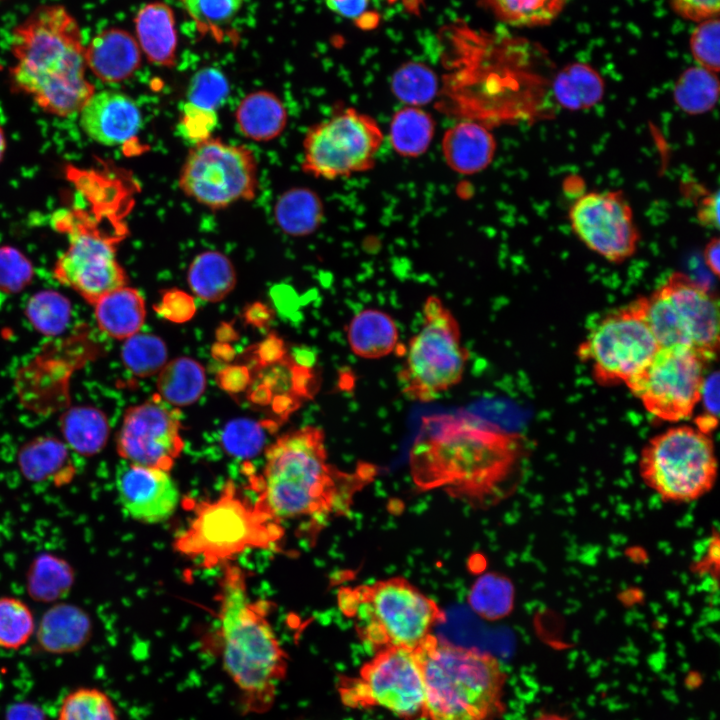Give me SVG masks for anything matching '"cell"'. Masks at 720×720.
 Returning <instances> with one entry per match:
<instances>
[{"instance_id": "1", "label": "cell", "mask_w": 720, "mask_h": 720, "mask_svg": "<svg viewBox=\"0 0 720 720\" xmlns=\"http://www.w3.org/2000/svg\"><path fill=\"white\" fill-rule=\"evenodd\" d=\"M516 434L466 415H431L409 451V468L422 490L440 488L475 504L496 500L520 457Z\"/></svg>"}, {"instance_id": "2", "label": "cell", "mask_w": 720, "mask_h": 720, "mask_svg": "<svg viewBox=\"0 0 720 720\" xmlns=\"http://www.w3.org/2000/svg\"><path fill=\"white\" fill-rule=\"evenodd\" d=\"M377 474L373 464L342 471L328 462L322 429L305 426L280 436L266 451L260 476L251 480L256 502L280 522L306 518L321 524L351 511L355 495Z\"/></svg>"}, {"instance_id": "3", "label": "cell", "mask_w": 720, "mask_h": 720, "mask_svg": "<svg viewBox=\"0 0 720 720\" xmlns=\"http://www.w3.org/2000/svg\"><path fill=\"white\" fill-rule=\"evenodd\" d=\"M11 87L44 112L78 114L96 91L86 78L85 46L76 18L60 4L35 8L12 31Z\"/></svg>"}, {"instance_id": "4", "label": "cell", "mask_w": 720, "mask_h": 720, "mask_svg": "<svg viewBox=\"0 0 720 720\" xmlns=\"http://www.w3.org/2000/svg\"><path fill=\"white\" fill-rule=\"evenodd\" d=\"M216 648L239 696L241 711L264 714L286 678L288 655L268 620L271 603L248 593L243 569L227 563L217 595Z\"/></svg>"}, {"instance_id": "5", "label": "cell", "mask_w": 720, "mask_h": 720, "mask_svg": "<svg viewBox=\"0 0 720 720\" xmlns=\"http://www.w3.org/2000/svg\"><path fill=\"white\" fill-rule=\"evenodd\" d=\"M425 720H498L505 711L507 673L494 655L433 634L415 650Z\"/></svg>"}, {"instance_id": "6", "label": "cell", "mask_w": 720, "mask_h": 720, "mask_svg": "<svg viewBox=\"0 0 720 720\" xmlns=\"http://www.w3.org/2000/svg\"><path fill=\"white\" fill-rule=\"evenodd\" d=\"M337 605L350 618L359 639L370 650H417L446 621L439 605L407 579L397 576L341 587Z\"/></svg>"}, {"instance_id": "7", "label": "cell", "mask_w": 720, "mask_h": 720, "mask_svg": "<svg viewBox=\"0 0 720 720\" xmlns=\"http://www.w3.org/2000/svg\"><path fill=\"white\" fill-rule=\"evenodd\" d=\"M283 534L279 520L257 502L240 496L235 483L227 481L216 499L196 504L192 520L176 537L174 548L211 569L246 550L272 548Z\"/></svg>"}, {"instance_id": "8", "label": "cell", "mask_w": 720, "mask_h": 720, "mask_svg": "<svg viewBox=\"0 0 720 720\" xmlns=\"http://www.w3.org/2000/svg\"><path fill=\"white\" fill-rule=\"evenodd\" d=\"M643 483L662 501L690 503L709 493L718 464L710 434L697 427L678 425L653 436L638 461Z\"/></svg>"}, {"instance_id": "9", "label": "cell", "mask_w": 720, "mask_h": 720, "mask_svg": "<svg viewBox=\"0 0 720 720\" xmlns=\"http://www.w3.org/2000/svg\"><path fill=\"white\" fill-rule=\"evenodd\" d=\"M404 354L398 380L410 400L433 401L462 380L469 351L462 345L457 319L439 297L426 298L422 326Z\"/></svg>"}, {"instance_id": "10", "label": "cell", "mask_w": 720, "mask_h": 720, "mask_svg": "<svg viewBox=\"0 0 720 720\" xmlns=\"http://www.w3.org/2000/svg\"><path fill=\"white\" fill-rule=\"evenodd\" d=\"M646 321L660 348L685 347L714 360L719 350V304L703 284L673 272L643 296Z\"/></svg>"}, {"instance_id": "11", "label": "cell", "mask_w": 720, "mask_h": 720, "mask_svg": "<svg viewBox=\"0 0 720 720\" xmlns=\"http://www.w3.org/2000/svg\"><path fill=\"white\" fill-rule=\"evenodd\" d=\"M660 349L644 313L643 296L605 315L577 349L601 386L626 384Z\"/></svg>"}, {"instance_id": "12", "label": "cell", "mask_w": 720, "mask_h": 720, "mask_svg": "<svg viewBox=\"0 0 720 720\" xmlns=\"http://www.w3.org/2000/svg\"><path fill=\"white\" fill-rule=\"evenodd\" d=\"M341 703L350 709H384L402 719L422 717L424 682L413 650L387 648L375 652L354 676L337 684Z\"/></svg>"}, {"instance_id": "13", "label": "cell", "mask_w": 720, "mask_h": 720, "mask_svg": "<svg viewBox=\"0 0 720 720\" xmlns=\"http://www.w3.org/2000/svg\"><path fill=\"white\" fill-rule=\"evenodd\" d=\"M178 184L197 203L221 210L250 201L258 190V163L251 149L209 137L192 146Z\"/></svg>"}, {"instance_id": "14", "label": "cell", "mask_w": 720, "mask_h": 720, "mask_svg": "<svg viewBox=\"0 0 720 720\" xmlns=\"http://www.w3.org/2000/svg\"><path fill=\"white\" fill-rule=\"evenodd\" d=\"M383 137L376 119L355 108H347L307 131L302 169L325 180L366 172L375 165Z\"/></svg>"}, {"instance_id": "15", "label": "cell", "mask_w": 720, "mask_h": 720, "mask_svg": "<svg viewBox=\"0 0 720 720\" xmlns=\"http://www.w3.org/2000/svg\"><path fill=\"white\" fill-rule=\"evenodd\" d=\"M707 363L685 347L660 348L625 385L653 417L677 423L689 419L700 402Z\"/></svg>"}, {"instance_id": "16", "label": "cell", "mask_w": 720, "mask_h": 720, "mask_svg": "<svg viewBox=\"0 0 720 720\" xmlns=\"http://www.w3.org/2000/svg\"><path fill=\"white\" fill-rule=\"evenodd\" d=\"M568 219L576 237L611 263H622L637 251L640 232L622 191H591L578 197Z\"/></svg>"}, {"instance_id": "17", "label": "cell", "mask_w": 720, "mask_h": 720, "mask_svg": "<svg viewBox=\"0 0 720 720\" xmlns=\"http://www.w3.org/2000/svg\"><path fill=\"white\" fill-rule=\"evenodd\" d=\"M181 413L160 397L128 408L116 438L118 454L129 463L170 471L184 442Z\"/></svg>"}, {"instance_id": "18", "label": "cell", "mask_w": 720, "mask_h": 720, "mask_svg": "<svg viewBox=\"0 0 720 720\" xmlns=\"http://www.w3.org/2000/svg\"><path fill=\"white\" fill-rule=\"evenodd\" d=\"M53 276L91 305L127 283L117 260L115 239L81 228L70 234L68 248L54 264Z\"/></svg>"}, {"instance_id": "19", "label": "cell", "mask_w": 720, "mask_h": 720, "mask_svg": "<svg viewBox=\"0 0 720 720\" xmlns=\"http://www.w3.org/2000/svg\"><path fill=\"white\" fill-rule=\"evenodd\" d=\"M119 501L136 521L154 524L167 520L179 503V490L168 471L127 462L116 472Z\"/></svg>"}, {"instance_id": "20", "label": "cell", "mask_w": 720, "mask_h": 720, "mask_svg": "<svg viewBox=\"0 0 720 720\" xmlns=\"http://www.w3.org/2000/svg\"><path fill=\"white\" fill-rule=\"evenodd\" d=\"M78 114L83 132L104 146L128 142L142 126L137 103L127 94L114 90L95 91Z\"/></svg>"}, {"instance_id": "21", "label": "cell", "mask_w": 720, "mask_h": 720, "mask_svg": "<svg viewBox=\"0 0 720 720\" xmlns=\"http://www.w3.org/2000/svg\"><path fill=\"white\" fill-rule=\"evenodd\" d=\"M86 67L104 83L130 78L141 64V49L126 30L110 27L96 34L85 46Z\"/></svg>"}, {"instance_id": "22", "label": "cell", "mask_w": 720, "mask_h": 720, "mask_svg": "<svg viewBox=\"0 0 720 720\" xmlns=\"http://www.w3.org/2000/svg\"><path fill=\"white\" fill-rule=\"evenodd\" d=\"M496 140L490 129L477 120L458 122L442 138V155L448 167L462 175L485 170L496 154Z\"/></svg>"}, {"instance_id": "23", "label": "cell", "mask_w": 720, "mask_h": 720, "mask_svg": "<svg viewBox=\"0 0 720 720\" xmlns=\"http://www.w3.org/2000/svg\"><path fill=\"white\" fill-rule=\"evenodd\" d=\"M92 622L80 607L59 603L42 616L37 631L39 647L50 654H68L79 651L90 640Z\"/></svg>"}, {"instance_id": "24", "label": "cell", "mask_w": 720, "mask_h": 720, "mask_svg": "<svg viewBox=\"0 0 720 720\" xmlns=\"http://www.w3.org/2000/svg\"><path fill=\"white\" fill-rule=\"evenodd\" d=\"M346 337L352 353L363 359H380L402 347L395 320L375 308L356 313L346 326Z\"/></svg>"}, {"instance_id": "25", "label": "cell", "mask_w": 720, "mask_h": 720, "mask_svg": "<svg viewBox=\"0 0 720 720\" xmlns=\"http://www.w3.org/2000/svg\"><path fill=\"white\" fill-rule=\"evenodd\" d=\"M93 306L98 328L118 340H126L138 333L146 317L142 295L126 285L106 293Z\"/></svg>"}, {"instance_id": "26", "label": "cell", "mask_w": 720, "mask_h": 720, "mask_svg": "<svg viewBox=\"0 0 720 720\" xmlns=\"http://www.w3.org/2000/svg\"><path fill=\"white\" fill-rule=\"evenodd\" d=\"M137 42L148 60L161 66H171L175 61L177 35L174 14L161 2L142 7L135 17Z\"/></svg>"}, {"instance_id": "27", "label": "cell", "mask_w": 720, "mask_h": 720, "mask_svg": "<svg viewBox=\"0 0 720 720\" xmlns=\"http://www.w3.org/2000/svg\"><path fill=\"white\" fill-rule=\"evenodd\" d=\"M235 119L245 137L266 142L282 134L288 122V114L277 95L259 90L241 100L235 111Z\"/></svg>"}, {"instance_id": "28", "label": "cell", "mask_w": 720, "mask_h": 720, "mask_svg": "<svg viewBox=\"0 0 720 720\" xmlns=\"http://www.w3.org/2000/svg\"><path fill=\"white\" fill-rule=\"evenodd\" d=\"M324 218L320 196L306 187H294L283 192L274 205V219L287 235L303 237L314 233Z\"/></svg>"}, {"instance_id": "29", "label": "cell", "mask_w": 720, "mask_h": 720, "mask_svg": "<svg viewBox=\"0 0 720 720\" xmlns=\"http://www.w3.org/2000/svg\"><path fill=\"white\" fill-rule=\"evenodd\" d=\"M604 92L603 78L594 68L584 63L565 66L552 83L554 100L569 111L594 107L603 99Z\"/></svg>"}, {"instance_id": "30", "label": "cell", "mask_w": 720, "mask_h": 720, "mask_svg": "<svg viewBox=\"0 0 720 720\" xmlns=\"http://www.w3.org/2000/svg\"><path fill=\"white\" fill-rule=\"evenodd\" d=\"M60 429L65 444L85 457L99 453L106 445L110 432L104 412L91 406L67 409L60 418Z\"/></svg>"}, {"instance_id": "31", "label": "cell", "mask_w": 720, "mask_h": 720, "mask_svg": "<svg viewBox=\"0 0 720 720\" xmlns=\"http://www.w3.org/2000/svg\"><path fill=\"white\" fill-rule=\"evenodd\" d=\"M236 271L231 260L219 251H204L191 262L187 281L197 297L210 302L225 298L235 287Z\"/></svg>"}, {"instance_id": "32", "label": "cell", "mask_w": 720, "mask_h": 720, "mask_svg": "<svg viewBox=\"0 0 720 720\" xmlns=\"http://www.w3.org/2000/svg\"><path fill=\"white\" fill-rule=\"evenodd\" d=\"M435 129V120L430 113L421 107L406 105L397 110L391 118L390 144L402 157H419L428 150Z\"/></svg>"}, {"instance_id": "33", "label": "cell", "mask_w": 720, "mask_h": 720, "mask_svg": "<svg viewBox=\"0 0 720 720\" xmlns=\"http://www.w3.org/2000/svg\"><path fill=\"white\" fill-rule=\"evenodd\" d=\"M157 388L159 397L172 406H188L196 402L206 388L203 366L189 357H179L161 369Z\"/></svg>"}, {"instance_id": "34", "label": "cell", "mask_w": 720, "mask_h": 720, "mask_svg": "<svg viewBox=\"0 0 720 720\" xmlns=\"http://www.w3.org/2000/svg\"><path fill=\"white\" fill-rule=\"evenodd\" d=\"M17 461L24 477L34 482L56 477L70 468L68 446L51 436L26 442L18 452Z\"/></svg>"}, {"instance_id": "35", "label": "cell", "mask_w": 720, "mask_h": 720, "mask_svg": "<svg viewBox=\"0 0 720 720\" xmlns=\"http://www.w3.org/2000/svg\"><path fill=\"white\" fill-rule=\"evenodd\" d=\"M676 106L689 115H701L717 104L719 82L716 73L703 67H690L678 77L673 88Z\"/></svg>"}, {"instance_id": "36", "label": "cell", "mask_w": 720, "mask_h": 720, "mask_svg": "<svg viewBox=\"0 0 720 720\" xmlns=\"http://www.w3.org/2000/svg\"><path fill=\"white\" fill-rule=\"evenodd\" d=\"M70 565L50 554L34 560L28 574V590L36 601L50 602L66 596L73 584Z\"/></svg>"}, {"instance_id": "37", "label": "cell", "mask_w": 720, "mask_h": 720, "mask_svg": "<svg viewBox=\"0 0 720 720\" xmlns=\"http://www.w3.org/2000/svg\"><path fill=\"white\" fill-rule=\"evenodd\" d=\"M24 313L36 331L46 337H55L62 334L68 326L72 306L62 293L42 290L29 298Z\"/></svg>"}, {"instance_id": "38", "label": "cell", "mask_w": 720, "mask_h": 720, "mask_svg": "<svg viewBox=\"0 0 720 720\" xmlns=\"http://www.w3.org/2000/svg\"><path fill=\"white\" fill-rule=\"evenodd\" d=\"M438 89L435 72L418 62L403 64L391 79L393 95L408 106L421 107L430 103L436 97Z\"/></svg>"}, {"instance_id": "39", "label": "cell", "mask_w": 720, "mask_h": 720, "mask_svg": "<svg viewBox=\"0 0 720 720\" xmlns=\"http://www.w3.org/2000/svg\"><path fill=\"white\" fill-rule=\"evenodd\" d=\"M504 22L520 27L541 26L558 17L567 0H486Z\"/></svg>"}, {"instance_id": "40", "label": "cell", "mask_w": 720, "mask_h": 720, "mask_svg": "<svg viewBox=\"0 0 720 720\" xmlns=\"http://www.w3.org/2000/svg\"><path fill=\"white\" fill-rule=\"evenodd\" d=\"M121 358L133 375L145 378L160 372L165 366L167 347L160 337L138 332L125 340Z\"/></svg>"}, {"instance_id": "41", "label": "cell", "mask_w": 720, "mask_h": 720, "mask_svg": "<svg viewBox=\"0 0 720 720\" xmlns=\"http://www.w3.org/2000/svg\"><path fill=\"white\" fill-rule=\"evenodd\" d=\"M57 720H118L110 696L95 687H79L62 700Z\"/></svg>"}, {"instance_id": "42", "label": "cell", "mask_w": 720, "mask_h": 720, "mask_svg": "<svg viewBox=\"0 0 720 720\" xmlns=\"http://www.w3.org/2000/svg\"><path fill=\"white\" fill-rule=\"evenodd\" d=\"M469 602L482 617L495 620L507 615L513 605V587L502 576L484 575L473 585Z\"/></svg>"}, {"instance_id": "43", "label": "cell", "mask_w": 720, "mask_h": 720, "mask_svg": "<svg viewBox=\"0 0 720 720\" xmlns=\"http://www.w3.org/2000/svg\"><path fill=\"white\" fill-rule=\"evenodd\" d=\"M35 631L33 613L14 597L0 598V647L17 650L28 643Z\"/></svg>"}, {"instance_id": "44", "label": "cell", "mask_w": 720, "mask_h": 720, "mask_svg": "<svg viewBox=\"0 0 720 720\" xmlns=\"http://www.w3.org/2000/svg\"><path fill=\"white\" fill-rule=\"evenodd\" d=\"M265 439L264 425L249 418L229 421L221 433L223 449L237 458H250L260 453Z\"/></svg>"}, {"instance_id": "45", "label": "cell", "mask_w": 720, "mask_h": 720, "mask_svg": "<svg viewBox=\"0 0 720 720\" xmlns=\"http://www.w3.org/2000/svg\"><path fill=\"white\" fill-rule=\"evenodd\" d=\"M229 94V83L225 75L215 68L199 70L191 79L188 102L206 110L216 111Z\"/></svg>"}, {"instance_id": "46", "label": "cell", "mask_w": 720, "mask_h": 720, "mask_svg": "<svg viewBox=\"0 0 720 720\" xmlns=\"http://www.w3.org/2000/svg\"><path fill=\"white\" fill-rule=\"evenodd\" d=\"M34 267L30 259L19 249L0 246V291L18 293L33 280Z\"/></svg>"}, {"instance_id": "47", "label": "cell", "mask_w": 720, "mask_h": 720, "mask_svg": "<svg viewBox=\"0 0 720 720\" xmlns=\"http://www.w3.org/2000/svg\"><path fill=\"white\" fill-rule=\"evenodd\" d=\"M691 53L699 64L717 73L719 64V20L718 17L701 21L690 37Z\"/></svg>"}, {"instance_id": "48", "label": "cell", "mask_w": 720, "mask_h": 720, "mask_svg": "<svg viewBox=\"0 0 720 720\" xmlns=\"http://www.w3.org/2000/svg\"><path fill=\"white\" fill-rule=\"evenodd\" d=\"M217 121L216 111L202 109L187 102L182 108L179 132L185 140L195 145L211 137Z\"/></svg>"}, {"instance_id": "49", "label": "cell", "mask_w": 720, "mask_h": 720, "mask_svg": "<svg viewBox=\"0 0 720 720\" xmlns=\"http://www.w3.org/2000/svg\"><path fill=\"white\" fill-rule=\"evenodd\" d=\"M188 13L197 22L219 25L229 21L240 9L243 0H183Z\"/></svg>"}, {"instance_id": "50", "label": "cell", "mask_w": 720, "mask_h": 720, "mask_svg": "<svg viewBox=\"0 0 720 720\" xmlns=\"http://www.w3.org/2000/svg\"><path fill=\"white\" fill-rule=\"evenodd\" d=\"M154 309L163 318L176 323L189 321L196 312L193 297L177 288L164 291Z\"/></svg>"}, {"instance_id": "51", "label": "cell", "mask_w": 720, "mask_h": 720, "mask_svg": "<svg viewBox=\"0 0 720 720\" xmlns=\"http://www.w3.org/2000/svg\"><path fill=\"white\" fill-rule=\"evenodd\" d=\"M673 10L683 18L701 22L719 14L720 0H668Z\"/></svg>"}, {"instance_id": "52", "label": "cell", "mask_w": 720, "mask_h": 720, "mask_svg": "<svg viewBox=\"0 0 720 720\" xmlns=\"http://www.w3.org/2000/svg\"><path fill=\"white\" fill-rule=\"evenodd\" d=\"M719 376L715 372L709 376H705L700 402L704 405V415L699 416L697 420L717 425L718 407H719Z\"/></svg>"}, {"instance_id": "53", "label": "cell", "mask_w": 720, "mask_h": 720, "mask_svg": "<svg viewBox=\"0 0 720 720\" xmlns=\"http://www.w3.org/2000/svg\"><path fill=\"white\" fill-rule=\"evenodd\" d=\"M698 222L707 228L719 227V192L707 193L697 204Z\"/></svg>"}, {"instance_id": "54", "label": "cell", "mask_w": 720, "mask_h": 720, "mask_svg": "<svg viewBox=\"0 0 720 720\" xmlns=\"http://www.w3.org/2000/svg\"><path fill=\"white\" fill-rule=\"evenodd\" d=\"M695 573L698 575H709L718 580L719 574V537L716 533L710 538L703 557L696 563Z\"/></svg>"}, {"instance_id": "55", "label": "cell", "mask_w": 720, "mask_h": 720, "mask_svg": "<svg viewBox=\"0 0 720 720\" xmlns=\"http://www.w3.org/2000/svg\"><path fill=\"white\" fill-rule=\"evenodd\" d=\"M328 8L336 14L355 20L357 23L368 13L369 0H325Z\"/></svg>"}, {"instance_id": "56", "label": "cell", "mask_w": 720, "mask_h": 720, "mask_svg": "<svg viewBox=\"0 0 720 720\" xmlns=\"http://www.w3.org/2000/svg\"><path fill=\"white\" fill-rule=\"evenodd\" d=\"M218 380L226 391L238 392L247 386L249 372L247 368L241 366L228 367L220 372Z\"/></svg>"}, {"instance_id": "57", "label": "cell", "mask_w": 720, "mask_h": 720, "mask_svg": "<svg viewBox=\"0 0 720 720\" xmlns=\"http://www.w3.org/2000/svg\"><path fill=\"white\" fill-rule=\"evenodd\" d=\"M5 720H47L42 708L35 703L22 701L11 704L5 712Z\"/></svg>"}, {"instance_id": "58", "label": "cell", "mask_w": 720, "mask_h": 720, "mask_svg": "<svg viewBox=\"0 0 720 720\" xmlns=\"http://www.w3.org/2000/svg\"><path fill=\"white\" fill-rule=\"evenodd\" d=\"M703 258L707 268L714 275H719V259H720V240L718 237H712L705 245Z\"/></svg>"}, {"instance_id": "59", "label": "cell", "mask_w": 720, "mask_h": 720, "mask_svg": "<svg viewBox=\"0 0 720 720\" xmlns=\"http://www.w3.org/2000/svg\"><path fill=\"white\" fill-rule=\"evenodd\" d=\"M259 355L263 362L282 359L284 356L282 341L275 336L270 337L260 346Z\"/></svg>"}, {"instance_id": "60", "label": "cell", "mask_w": 720, "mask_h": 720, "mask_svg": "<svg viewBox=\"0 0 720 720\" xmlns=\"http://www.w3.org/2000/svg\"><path fill=\"white\" fill-rule=\"evenodd\" d=\"M246 320L256 326L265 325L271 318V311L261 303H255L245 313Z\"/></svg>"}, {"instance_id": "61", "label": "cell", "mask_w": 720, "mask_h": 720, "mask_svg": "<svg viewBox=\"0 0 720 720\" xmlns=\"http://www.w3.org/2000/svg\"><path fill=\"white\" fill-rule=\"evenodd\" d=\"M391 3H401L409 12L419 13L424 0H388Z\"/></svg>"}, {"instance_id": "62", "label": "cell", "mask_w": 720, "mask_h": 720, "mask_svg": "<svg viewBox=\"0 0 720 720\" xmlns=\"http://www.w3.org/2000/svg\"><path fill=\"white\" fill-rule=\"evenodd\" d=\"M530 720H571L568 717L558 714V713H552V712H545L538 714L537 716L533 717Z\"/></svg>"}, {"instance_id": "63", "label": "cell", "mask_w": 720, "mask_h": 720, "mask_svg": "<svg viewBox=\"0 0 720 720\" xmlns=\"http://www.w3.org/2000/svg\"><path fill=\"white\" fill-rule=\"evenodd\" d=\"M7 140L3 127L0 125V162L3 160L6 152Z\"/></svg>"}]
</instances>
